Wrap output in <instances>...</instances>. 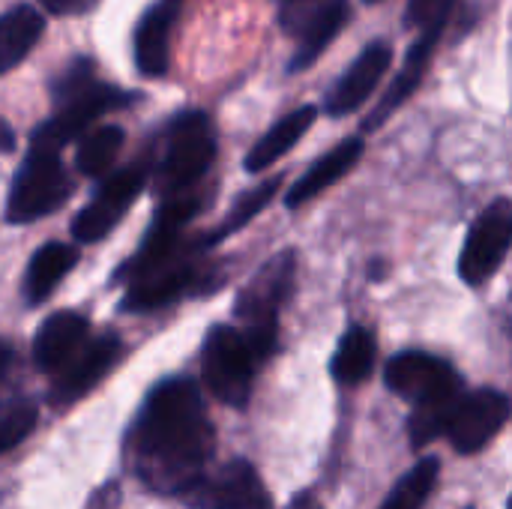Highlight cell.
Segmentation results:
<instances>
[{
	"instance_id": "e0dca14e",
	"label": "cell",
	"mask_w": 512,
	"mask_h": 509,
	"mask_svg": "<svg viewBox=\"0 0 512 509\" xmlns=\"http://www.w3.org/2000/svg\"><path fill=\"white\" fill-rule=\"evenodd\" d=\"M90 333V321L81 312L63 309L42 321L33 336V363L42 372H57L84 342Z\"/></svg>"
},
{
	"instance_id": "30bf717a",
	"label": "cell",
	"mask_w": 512,
	"mask_h": 509,
	"mask_svg": "<svg viewBox=\"0 0 512 509\" xmlns=\"http://www.w3.org/2000/svg\"><path fill=\"white\" fill-rule=\"evenodd\" d=\"M512 243V204L510 198L492 201L471 225L465 249L459 255V276L480 288L504 264Z\"/></svg>"
},
{
	"instance_id": "3957f363",
	"label": "cell",
	"mask_w": 512,
	"mask_h": 509,
	"mask_svg": "<svg viewBox=\"0 0 512 509\" xmlns=\"http://www.w3.org/2000/svg\"><path fill=\"white\" fill-rule=\"evenodd\" d=\"M216 159V135L204 111H183L168 126L165 159L159 168V192L180 195L189 192Z\"/></svg>"
},
{
	"instance_id": "603a6c76",
	"label": "cell",
	"mask_w": 512,
	"mask_h": 509,
	"mask_svg": "<svg viewBox=\"0 0 512 509\" xmlns=\"http://www.w3.org/2000/svg\"><path fill=\"white\" fill-rule=\"evenodd\" d=\"M375 360H378V342H375V333L354 324L351 330H345V336L339 339V348L333 354V363H330V372L339 384L345 387H357L363 384L372 369H375Z\"/></svg>"
},
{
	"instance_id": "52a82bcc",
	"label": "cell",
	"mask_w": 512,
	"mask_h": 509,
	"mask_svg": "<svg viewBox=\"0 0 512 509\" xmlns=\"http://www.w3.org/2000/svg\"><path fill=\"white\" fill-rule=\"evenodd\" d=\"M177 498L192 509H273L267 486L243 459L222 465L216 474H198Z\"/></svg>"
},
{
	"instance_id": "44dd1931",
	"label": "cell",
	"mask_w": 512,
	"mask_h": 509,
	"mask_svg": "<svg viewBox=\"0 0 512 509\" xmlns=\"http://www.w3.org/2000/svg\"><path fill=\"white\" fill-rule=\"evenodd\" d=\"M318 117V105H300L297 111L285 114L249 153H246V171L258 174V171H267L273 162H279L315 123Z\"/></svg>"
},
{
	"instance_id": "8992f818",
	"label": "cell",
	"mask_w": 512,
	"mask_h": 509,
	"mask_svg": "<svg viewBox=\"0 0 512 509\" xmlns=\"http://www.w3.org/2000/svg\"><path fill=\"white\" fill-rule=\"evenodd\" d=\"M138 99V93H126L120 87L111 84H84L81 90L69 93L60 99V108L33 132L30 147H42V150H54L60 153L63 144H69L72 138H78L96 117L126 108Z\"/></svg>"
},
{
	"instance_id": "6da1fadb",
	"label": "cell",
	"mask_w": 512,
	"mask_h": 509,
	"mask_svg": "<svg viewBox=\"0 0 512 509\" xmlns=\"http://www.w3.org/2000/svg\"><path fill=\"white\" fill-rule=\"evenodd\" d=\"M132 468L144 486L180 495L213 456V426L192 378L159 381L129 435Z\"/></svg>"
},
{
	"instance_id": "4fadbf2b",
	"label": "cell",
	"mask_w": 512,
	"mask_h": 509,
	"mask_svg": "<svg viewBox=\"0 0 512 509\" xmlns=\"http://www.w3.org/2000/svg\"><path fill=\"white\" fill-rule=\"evenodd\" d=\"M123 354V342L108 333V336H99L93 342H84L57 372V381L51 387V405H72L78 399H84L120 360Z\"/></svg>"
},
{
	"instance_id": "9a60e30c",
	"label": "cell",
	"mask_w": 512,
	"mask_h": 509,
	"mask_svg": "<svg viewBox=\"0 0 512 509\" xmlns=\"http://www.w3.org/2000/svg\"><path fill=\"white\" fill-rule=\"evenodd\" d=\"M390 63H393L390 45L384 39L369 42L360 51V57L342 72V78L333 84V90L327 93V102H324L327 114L330 117H345V114L357 111L372 96V90L381 84V78L387 75Z\"/></svg>"
},
{
	"instance_id": "4316f807",
	"label": "cell",
	"mask_w": 512,
	"mask_h": 509,
	"mask_svg": "<svg viewBox=\"0 0 512 509\" xmlns=\"http://www.w3.org/2000/svg\"><path fill=\"white\" fill-rule=\"evenodd\" d=\"M39 420V408L33 399H12L9 405L0 408V456L15 450L21 441L30 438V432L36 429Z\"/></svg>"
},
{
	"instance_id": "836d02e7",
	"label": "cell",
	"mask_w": 512,
	"mask_h": 509,
	"mask_svg": "<svg viewBox=\"0 0 512 509\" xmlns=\"http://www.w3.org/2000/svg\"><path fill=\"white\" fill-rule=\"evenodd\" d=\"M366 3H381V0H366Z\"/></svg>"
},
{
	"instance_id": "5b68a950",
	"label": "cell",
	"mask_w": 512,
	"mask_h": 509,
	"mask_svg": "<svg viewBox=\"0 0 512 509\" xmlns=\"http://www.w3.org/2000/svg\"><path fill=\"white\" fill-rule=\"evenodd\" d=\"M387 387L414 408H453L462 396V375L426 351H402L387 363Z\"/></svg>"
},
{
	"instance_id": "d4e9b609",
	"label": "cell",
	"mask_w": 512,
	"mask_h": 509,
	"mask_svg": "<svg viewBox=\"0 0 512 509\" xmlns=\"http://www.w3.org/2000/svg\"><path fill=\"white\" fill-rule=\"evenodd\" d=\"M438 477H441V459L438 456H426L420 459L396 486L393 492L387 495L384 507L381 509H423L429 495L435 492L438 486Z\"/></svg>"
},
{
	"instance_id": "7a4b0ae2",
	"label": "cell",
	"mask_w": 512,
	"mask_h": 509,
	"mask_svg": "<svg viewBox=\"0 0 512 509\" xmlns=\"http://www.w3.org/2000/svg\"><path fill=\"white\" fill-rule=\"evenodd\" d=\"M72 195V180L60 165L54 150L30 147L24 162L18 165L9 198H6V222L24 225L36 222L54 210H60Z\"/></svg>"
},
{
	"instance_id": "cb8c5ba5",
	"label": "cell",
	"mask_w": 512,
	"mask_h": 509,
	"mask_svg": "<svg viewBox=\"0 0 512 509\" xmlns=\"http://www.w3.org/2000/svg\"><path fill=\"white\" fill-rule=\"evenodd\" d=\"M123 141H126V132L114 123L108 126H99L96 132H90L81 144H78V153H75V168L84 174V177H102L105 171H111V165L117 162L120 150H123Z\"/></svg>"
},
{
	"instance_id": "f1b7e54d",
	"label": "cell",
	"mask_w": 512,
	"mask_h": 509,
	"mask_svg": "<svg viewBox=\"0 0 512 509\" xmlns=\"http://www.w3.org/2000/svg\"><path fill=\"white\" fill-rule=\"evenodd\" d=\"M90 81H93V63L84 60V57H78V60H72L69 69H63V72L57 75V81H54V99H63V96L81 90V87L90 84Z\"/></svg>"
},
{
	"instance_id": "9c48e42d",
	"label": "cell",
	"mask_w": 512,
	"mask_h": 509,
	"mask_svg": "<svg viewBox=\"0 0 512 509\" xmlns=\"http://www.w3.org/2000/svg\"><path fill=\"white\" fill-rule=\"evenodd\" d=\"M294 279H297L294 249H285L270 261H264L234 303V315L240 318L243 330H279L276 318L294 291Z\"/></svg>"
},
{
	"instance_id": "d6a6232c",
	"label": "cell",
	"mask_w": 512,
	"mask_h": 509,
	"mask_svg": "<svg viewBox=\"0 0 512 509\" xmlns=\"http://www.w3.org/2000/svg\"><path fill=\"white\" fill-rule=\"evenodd\" d=\"M9 363H12V348L0 339V381H3V375L9 369Z\"/></svg>"
},
{
	"instance_id": "7c38bea8",
	"label": "cell",
	"mask_w": 512,
	"mask_h": 509,
	"mask_svg": "<svg viewBox=\"0 0 512 509\" xmlns=\"http://www.w3.org/2000/svg\"><path fill=\"white\" fill-rule=\"evenodd\" d=\"M510 420V399L501 390L483 387L474 393H462L450 411L444 435L453 441V447L465 456L480 453L495 441V435L507 426Z\"/></svg>"
},
{
	"instance_id": "277c9868",
	"label": "cell",
	"mask_w": 512,
	"mask_h": 509,
	"mask_svg": "<svg viewBox=\"0 0 512 509\" xmlns=\"http://www.w3.org/2000/svg\"><path fill=\"white\" fill-rule=\"evenodd\" d=\"M255 369H258V360L237 327L216 324L207 333L204 381L219 402L231 408H246L252 396V384H255Z\"/></svg>"
},
{
	"instance_id": "5bb4252c",
	"label": "cell",
	"mask_w": 512,
	"mask_h": 509,
	"mask_svg": "<svg viewBox=\"0 0 512 509\" xmlns=\"http://www.w3.org/2000/svg\"><path fill=\"white\" fill-rule=\"evenodd\" d=\"M444 27H447V18H438V21H432V24H426V27L420 30L417 42H414V45L408 48V54H405L402 69L393 75V84L387 87V93L378 99V105H375V108L369 111V117L363 120V129H366V132L381 129V126L390 120V114H396V111L402 108V102L420 87V81H423V75H426V69H429V63H432V54H435V48H438V39H441Z\"/></svg>"
},
{
	"instance_id": "ba28073f",
	"label": "cell",
	"mask_w": 512,
	"mask_h": 509,
	"mask_svg": "<svg viewBox=\"0 0 512 509\" xmlns=\"http://www.w3.org/2000/svg\"><path fill=\"white\" fill-rule=\"evenodd\" d=\"M207 270L198 258L195 249H183L180 255H174L171 261L147 270L144 276L126 282V297H123V309L126 312H153L162 306H171L177 300H183L186 294H195L201 288H207Z\"/></svg>"
},
{
	"instance_id": "d6986e66",
	"label": "cell",
	"mask_w": 512,
	"mask_h": 509,
	"mask_svg": "<svg viewBox=\"0 0 512 509\" xmlns=\"http://www.w3.org/2000/svg\"><path fill=\"white\" fill-rule=\"evenodd\" d=\"M348 21V0H321L318 6L309 9V18L300 27V45L288 63V72H303L309 69L327 45L342 33Z\"/></svg>"
},
{
	"instance_id": "e575fe53",
	"label": "cell",
	"mask_w": 512,
	"mask_h": 509,
	"mask_svg": "<svg viewBox=\"0 0 512 509\" xmlns=\"http://www.w3.org/2000/svg\"><path fill=\"white\" fill-rule=\"evenodd\" d=\"M282 3H294V0H282Z\"/></svg>"
},
{
	"instance_id": "2e32d148",
	"label": "cell",
	"mask_w": 512,
	"mask_h": 509,
	"mask_svg": "<svg viewBox=\"0 0 512 509\" xmlns=\"http://www.w3.org/2000/svg\"><path fill=\"white\" fill-rule=\"evenodd\" d=\"M180 0H159L135 27V66L144 78H162L171 66V27Z\"/></svg>"
},
{
	"instance_id": "7402d4cb",
	"label": "cell",
	"mask_w": 512,
	"mask_h": 509,
	"mask_svg": "<svg viewBox=\"0 0 512 509\" xmlns=\"http://www.w3.org/2000/svg\"><path fill=\"white\" fill-rule=\"evenodd\" d=\"M42 15L30 3H18L0 15V75L15 69L42 36Z\"/></svg>"
},
{
	"instance_id": "4dcf8cb0",
	"label": "cell",
	"mask_w": 512,
	"mask_h": 509,
	"mask_svg": "<svg viewBox=\"0 0 512 509\" xmlns=\"http://www.w3.org/2000/svg\"><path fill=\"white\" fill-rule=\"evenodd\" d=\"M15 150V132L12 126L0 117V153H12Z\"/></svg>"
},
{
	"instance_id": "1f68e13d",
	"label": "cell",
	"mask_w": 512,
	"mask_h": 509,
	"mask_svg": "<svg viewBox=\"0 0 512 509\" xmlns=\"http://www.w3.org/2000/svg\"><path fill=\"white\" fill-rule=\"evenodd\" d=\"M288 509H324V507L315 501V495H309V492H300V495H294V498H291Z\"/></svg>"
},
{
	"instance_id": "ac0fdd59",
	"label": "cell",
	"mask_w": 512,
	"mask_h": 509,
	"mask_svg": "<svg viewBox=\"0 0 512 509\" xmlns=\"http://www.w3.org/2000/svg\"><path fill=\"white\" fill-rule=\"evenodd\" d=\"M366 153V141L363 138H348V141H339L327 156H321L318 162H312V168L291 186V192L285 195V204L294 210V207H303L306 201L318 198L321 192H327L333 183H339Z\"/></svg>"
},
{
	"instance_id": "ffe728a7",
	"label": "cell",
	"mask_w": 512,
	"mask_h": 509,
	"mask_svg": "<svg viewBox=\"0 0 512 509\" xmlns=\"http://www.w3.org/2000/svg\"><path fill=\"white\" fill-rule=\"evenodd\" d=\"M78 261V249L69 243H45L33 252L27 273H24V300L30 306H39L51 297V291L72 273Z\"/></svg>"
},
{
	"instance_id": "83f0119b",
	"label": "cell",
	"mask_w": 512,
	"mask_h": 509,
	"mask_svg": "<svg viewBox=\"0 0 512 509\" xmlns=\"http://www.w3.org/2000/svg\"><path fill=\"white\" fill-rule=\"evenodd\" d=\"M453 0H411L408 12H405V24L408 27H426L438 18H450Z\"/></svg>"
},
{
	"instance_id": "484cf974",
	"label": "cell",
	"mask_w": 512,
	"mask_h": 509,
	"mask_svg": "<svg viewBox=\"0 0 512 509\" xmlns=\"http://www.w3.org/2000/svg\"><path fill=\"white\" fill-rule=\"evenodd\" d=\"M279 186H282V174H276V177H270V180H264V183H258L255 189H249V192H243L237 201H234V207L228 210V216L222 219V225L204 240V246H216V243H222L225 237H231V234H237L240 228H246L273 198H276V192H279Z\"/></svg>"
},
{
	"instance_id": "8fae6325",
	"label": "cell",
	"mask_w": 512,
	"mask_h": 509,
	"mask_svg": "<svg viewBox=\"0 0 512 509\" xmlns=\"http://www.w3.org/2000/svg\"><path fill=\"white\" fill-rule=\"evenodd\" d=\"M150 177L147 162H135L123 171H114L93 195V201L87 207L78 210V216L72 219V237L78 243H96L105 234L114 231V225L120 222V216L135 204V198L141 195L144 183Z\"/></svg>"
},
{
	"instance_id": "f546056e",
	"label": "cell",
	"mask_w": 512,
	"mask_h": 509,
	"mask_svg": "<svg viewBox=\"0 0 512 509\" xmlns=\"http://www.w3.org/2000/svg\"><path fill=\"white\" fill-rule=\"evenodd\" d=\"M48 12L54 15H84L90 12L99 0H39Z\"/></svg>"
}]
</instances>
